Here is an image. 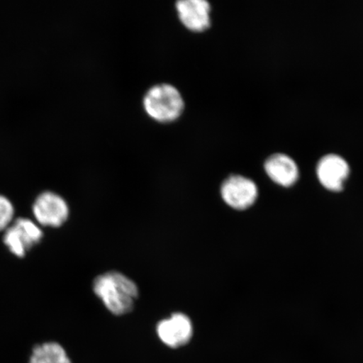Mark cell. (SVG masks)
Wrapping results in <instances>:
<instances>
[{
  "label": "cell",
  "mask_w": 363,
  "mask_h": 363,
  "mask_svg": "<svg viewBox=\"0 0 363 363\" xmlns=\"http://www.w3.org/2000/svg\"><path fill=\"white\" fill-rule=\"evenodd\" d=\"M29 363H72V361L61 344L49 342L36 345Z\"/></svg>",
  "instance_id": "30bf717a"
},
{
  "label": "cell",
  "mask_w": 363,
  "mask_h": 363,
  "mask_svg": "<svg viewBox=\"0 0 363 363\" xmlns=\"http://www.w3.org/2000/svg\"><path fill=\"white\" fill-rule=\"evenodd\" d=\"M157 333L167 346L172 348L183 347L192 338V322L187 315L176 313L157 325Z\"/></svg>",
  "instance_id": "ba28073f"
},
{
  "label": "cell",
  "mask_w": 363,
  "mask_h": 363,
  "mask_svg": "<svg viewBox=\"0 0 363 363\" xmlns=\"http://www.w3.org/2000/svg\"><path fill=\"white\" fill-rule=\"evenodd\" d=\"M15 207L6 196L0 194V231H6L13 222Z\"/></svg>",
  "instance_id": "8fae6325"
},
{
  "label": "cell",
  "mask_w": 363,
  "mask_h": 363,
  "mask_svg": "<svg viewBox=\"0 0 363 363\" xmlns=\"http://www.w3.org/2000/svg\"><path fill=\"white\" fill-rule=\"evenodd\" d=\"M317 177L320 184L330 191L338 192L350 174L348 163L337 154H328L317 165Z\"/></svg>",
  "instance_id": "52a82bcc"
},
{
  "label": "cell",
  "mask_w": 363,
  "mask_h": 363,
  "mask_svg": "<svg viewBox=\"0 0 363 363\" xmlns=\"http://www.w3.org/2000/svg\"><path fill=\"white\" fill-rule=\"evenodd\" d=\"M94 292L112 314L122 315L133 310L138 297V286L118 272H107L94 281Z\"/></svg>",
  "instance_id": "6da1fadb"
},
{
  "label": "cell",
  "mask_w": 363,
  "mask_h": 363,
  "mask_svg": "<svg viewBox=\"0 0 363 363\" xmlns=\"http://www.w3.org/2000/svg\"><path fill=\"white\" fill-rule=\"evenodd\" d=\"M43 238V231L38 223L27 218H18L4 231L3 242L13 255L23 257Z\"/></svg>",
  "instance_id": "3957f363"
},
{
  "label": "cell",
  "mask_w": 363,
  "mask_h": 363,
  "mask_svg": "<svg viewBox=\"0 0 363 363\" xmlns=\"http://www.w3.org/2000/svg\"><path fill=\"white\" fill-rule=\"evenodd\" d=\"M264 169L267 176L283 187H290L298 179L296 162L286 154L276 153L270 156L265 162Z\"/></svg>",
  "instance_id": "9c48e42d"
},
{
  "label": "cell",
  "mask_w": 363,
  "mask_h": 363,
  "mask_svg": "<svg viewBox=\"0 0 363 363\" xmlns=\"http://www.w3.org/2000/svg\"><path fill=\"white\" fill-rule=\"evenodd\" d=\"M33 212L38 225L57 228L66 223L69 206L60 194L45 191L35 198Z\"/></svg>",
  "instance_id": "277c9868"
},
{
  "label": "cell",
  "mask_w": 363,
  "mask_h": 363,
  "mask_svg": "<svg viewBox=\"0 0 363 363\" xmlns=\"http://www.w3.org/2000/svg\"><path fill=\"white\" fill-rule=\"evenodd\" d=\"M176 10L182 24L193 33H203L211 27L210 3L206 0H181Z\"/></svg>",
  "instance_id": "8992f818"
},
{
  "label": "cell",
  "mask_w": 363,
  "mask_h": 363,
  "mask_svg": "<svg viewBox=\"0 0 363 363\" xmlns=\"http://www.w3.org/2000/svg\"><path fill=\"white\" fill-rule=\"evenodd\" d=\"M145 111L152 120L169 123L178 120L184 110V101L178 89L160 84L150 89L143 99Z\"/></svg>",
  "instance_id": "7a4b0ae2"
},
{
  "label": "cell",
  "mask_w": 363,
  "mask_h": 363,
  "mask_svg": "<svg viewBox=\"0 0 363 363\" xmlns=\"http://www.w3.org/2000/svg\"><path fill=\"white\" fill-rule=\"evenodd\" d=\"M222 199L231 208L243 211L253 206L258 196L254 182L242 175H231L221 185Z\"/></svg>",
  "instance_id": "5b68a950"
}]
</instances>
